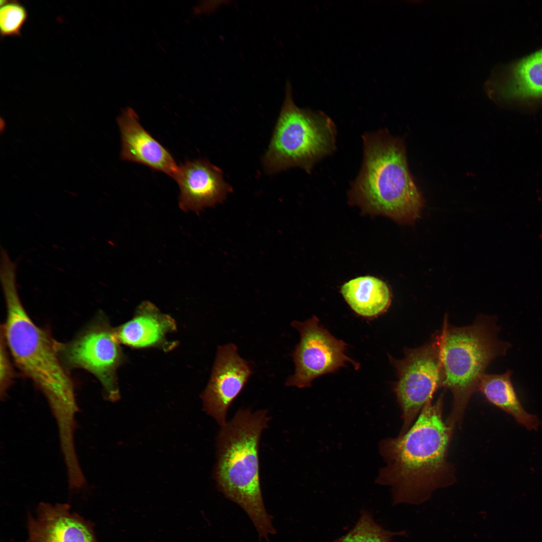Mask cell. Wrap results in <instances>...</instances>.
Returning a JSON list of instances; mask_svg holds the SVG:
<instances>
[{
	"label": "cell",
	"instance_id": "cell-19",
	"mask_svg": "<svg viewBox=\"0 0 542 542\" xmlns=\"http://www.w3.org/2000/svg\"><path fill=\"white\" fill-rule=\"evenodd\" d=\"M25 8L16 1H1L0 30L3 37L19 36L27 21Z\"/></svg>",
	"mask_w": 542,
	"mask_h": 542
},
{
	"label": "cell",
	"instance_id": "cell-16",
	"mask_svg": "<svg viewBox=\"0 0 542 542\" xmlns=\"http://www.w3.org/2000/svg\"><path fill=\"white\" fill-rule=\"evenodd\" d=\"M341 293L356 314L366 318L385 313L391 302V294L387 284L370 276L359 277L345 283Z\"/></svg>",
	"mask_w": 542,
	"mask_h": 542
},
{
	"label": "cell",
	"instance_id": "cell-10",
	"mask_svg": "<svg viewBox=\"0 0 542 542\" xmlns=\"http://www.w3.org/2000/svg\"><path fill=\"white\" fill-rule=\"evenodd\" d=\"M489 97L498 104L523 109L542 105V48L495 68L486 82Z\"/></svg>",
	"mask_w": 542,
	"mask_h": 542
},
{
	"label": "cell",
	"instance_id": "cell-11",
	"mask_svg": "<svg viewBox=\"0 0 542 542\" xmlns=\"http://www.w3.org/2000/svg\"><path fill=\"white\" fill-rule=\"evenodd\" d=\"M252 373L248 362L240 357L232 343L219 346L208 383L201 394L203 410L221 427L227 411Z\"/></svg>",
	"mask_w": 542,
	"mask_h": 542
},
{
	"label": "cell",
	"instance_id": "cell-18",
	"mask_svg": "<svg viewBox=\"0 0 542 542\" xmlns=\"http://www.w3.org/2000/svg\"><path fill=\"white\" fill-rule=\"evenodd\" d=\"M404 534V531H391L383 528L371 513L362 510L353 528L333 542H392L394 536Z\"/></svg>",
	"mask_w": 542,
	"mask_h": 542
},
{
	"label": "cell",
	"instance_id": "cell-3",
	"mask_svg": "<svg viewBox=\"0 0 542 542\" xmlns=\"http://www.w3.org/2000/svg\"><path fill=\"white\" fill-rule=\"evenodd\" d=\"M362 138L363 161L350 183L349 204L366 214L414 223L424 202L409 171L403 141L385 128L366 132Z\"/></svg>",
	"mask_w": 542,
	"mask_h": 542
},
{
	"label": "cell",
	"instance_id": "cell-14",
	"mask_svg": "<svg viewBox=\"0 0 542 542\" xmlns=\"http://www.w3.org/2000/svg\"><path fill=\"white\" fill-rule=\"evenodd\" d=\"M121 138L120 158L162 172L174 178L178 168L170 152L142 125L133 109L122 110L117 119Z\"/></svg>",
	"mask_w": 542,
	"mask_h": 542
},
{
	"label": "cell",
	"instance_id": "cell-1",
	"mask_svg": "<svg viewBox=\"0 0 542 542\" xmlns=\"http://www.w3.org/2000/svg\"><path fill=\"white\" fill-rule=\"evenodd\" d=\"M429 400L403 434L382 440L379 451L386 465L376 482L390 487L394 505H419L433 492L452 485L455 470L448 460L454 429L443 419V394Z\"/></svg>",
	"mask_w": 542,
	"mask_h": 542
},
{
	"label": "cell",
	"instance_id": "cell-15",
	"mask_svg": "<svg viewBox=\"0 0 542 542\" xmlns=\"http://www.w3.org/2000/svg\"><path fill=\"white\" fill-rule=\"evenodd\" d=\"M176 329V321L172 317L162 313L151 302L144 301L138 306L133 317L115 328V332L121 344L137 348L155 347L166 351L176 346L167 337Z\"/></svg>",
	"mask_w": 542,
	"mask_h": 542
},
{
	"label": "cell",
	"instance_id": "cell-17",
	"mask_svg": "<svg viewBox=\"0 0 542 542\" xmlns=\"http://www.w3.org/2000/svg\"><path fill=\"white\" fill-rule=\"evenodd\" d=\"M512 374L510 369L502 374L485 373L480 377L478 390L489 402L512 416L518 424L528 430H536L539 421L523 408L511 380Z\"/></svg>",
	"mask_w": 542,
	"mask_h": 542
},
{
	"label": "cell",
	"instance_id": "cell-21",
	"mask_svg": "<svg viewBox=\"0 0 542 542\" xmlns=\"http://www.w3.org/2000/svg\"><path fill=\"white\" fill-rule=\"evenodd\" d=\"M25 542H30V541L28 539H27Z\"/></svg>",
	"mask_w": 542,
	"mask_h": 542
},
{
	"label": "cell",
	"instance_id": "cell-5",
	"mask_svg": "<svg viewBox=\"0 0 542 542\" xmlns=\"http://www.w3.org/2000/svg\"><path fill=\"white\" fill-rule=\"evenodd\" d=\"M500 330L494 316L480 315L472 325L458 327L449 324L446 315L442 329L434 334L439 345L443 387L450 390L453 397L446 422L454 429L461 425L468 403L489 364L505 355L511 346L498 338Z\"/></svg>",
	"mask_w": 542,
	"mask_h": 542
},
{
	"label": "cell",
	"instance_id": "cell-13",
	"mask_svg": "<svg viewBox=\"0 0 542 542\" xmlns=\"http://www.w3.org/2000/svg\"><path fill=\"white\" fill-rule=\"evenodd\" d=\"M27 527L30 542H98L93 523L67 503L41 502L36 517L28 514Z\"/></svg>",
	"mask_w": 542,
	"mask_h": 542
},
{
	"label": "cell",
	"instance_id": "cell-7",
	"mask_svg": "<svg viewBox=\"0 0 542 542\" xmlns=\"http://www.w3.org/2000/svg\"><path fill=\"white\" fill-rule=\"evenodd\" d=\"M404 353L401 359L388 356L397 376L393 391L402 413L399 435L412 427L423 407L443 384L439 345L434 335L423 345L406 348Z\"/></svg>",
	"mask_w": 542,
	"mask_h": 542
},
{
	"label": "cell",
	"instance_id": "cell-4",
	"mask_svg": "<svg viewBox=\"0 0 542 542\" xmlns=\"http://www.w3.org/2000/svg\"><path fill=\"white\" fill-rule=\"evenodd\" d=\"M269 419L265 410H238L221 427L214 470L219 490L241 507L252 522L259 538L267 540L276 529L262 496L258 447Z\"/></svg>",
	"mask_w": 542,
	"mask_h": 542
},
{
	"label": "cell",
	"instance_id": "cell-9",
	"mask_svg": "<svg viewBox=\"0 0 542 542\" xmlns=\"http://www.w3.org/2000/svg\"><path fill=\"white\" fill-rule=\"evenodd\" d=\"M291 325L300 333V340L292 353L295 371L286 385L308 387L316 378L334 372L350 363L355 369L359 364L345 353L347 344L334 337L313 316L304 322L294 321Z\"/></svg>",
	"mask_w": 542,
	"mask_h": 542
},
{
	"label": "cell",
	"instance_id": "cell-8",
	"mask_svg": "<svg viewBox=\"0 0 542 542\" xmlns=\"http://www.w3.org/2000/svg\"><path fill=\"white\" fill-rule=\"evenodd\" d=\"M112 328L103 314L66 344L60 345L59 355L70 367L81 368L93 374L102 385L110 401L120 398L116 371L124 355Z\"/></svg>",
	"mask_w": 542,
	"mask_h": 542
},
{
	"label": "cell",
	"instance_id": "cell-2",
	"mask_svg": "<svg viewBox=\"0 0 542 542\" xmlns=\"http://www.w3.org/2000/svg\"><path fill=\"white\" fill-rule=\"evenodd\" d=\"M0 277L7 306L1 332L15 362L44 393L57 425H71L78 408L73 381L60 361V344L27 313L18 295L16 266L3 265Z\"/></svg>",
	"mask_w": 542,
	"mask_h": 542
},
{
	"label": "cell",
	"instance_id": "cell-12",
	"mask_svg": "<svg viewBox=\"0 0 542 542\" xmlns=\"http://www.w3.org/2000/svg\"><path fill=\"white\" fill-rule=\"evenodd\" d=\"M180 189L179 206L184 211H199L223 201L232 188L222 170L205 159L187 161L173 178Z\"/></svg>",
	"mask_w": 542,
	"mask_h": 542
},
{
	"label": "cell",
	"instance_id": "cell-6",
	"mask_svg": "<svg viewBox=\"0 0 542 542\" xmlns=\"http://www.w3.org/2000/svg\"><path fill=\"white\" fill-rule=\"evenodd\" d=\"M337 127L321 111L297 106L288 81L285 97L268 148L262 158L265 171L275 174L298 167L310 173L336 149Z\"/></svg>",
	"mask_w": 542,
	"mask_h": 542
},
{
	"label": "cell",
	"instance_id": "cell-20",
	"mask_svg": "<svg viewBox=\"0 0 542 542\" xmlns=\"http://www.w3.org/2000/svg\"><path fill=\"white\" fill-rule=\"evenodd\" d=\"M4 337V336H3ZM1 337V360H0V382L1 395L4 396L7 390L13 376L12 370L6 348V342Z\"/></svg>",
	"mask_w": 542,
	"mask_h": 542
}]
</instances>
